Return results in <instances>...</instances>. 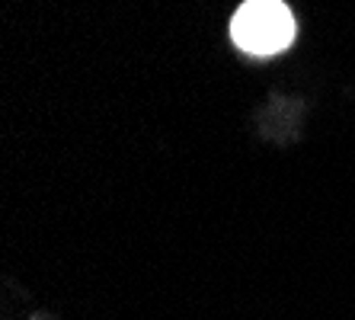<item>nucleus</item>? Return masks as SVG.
I'll return each instance as SVG.
<instances>
[{"label":"nucleus","instance_id":"f257e3e1","mask_svg":"<svg viewBox=\"0 0 355 320\" xmlns=\"http://www.w3.org/2000/svg\"><path fill=\"white\" fill-rule=\"evenodd\" d=\"M231 39L250 55H275L295 39V17L282 0H247L231 19Z\"/></svg>","mask_w":355,"mask_h":320}]
</instances>
